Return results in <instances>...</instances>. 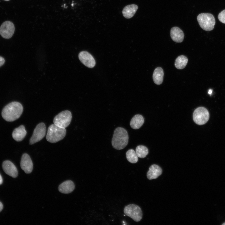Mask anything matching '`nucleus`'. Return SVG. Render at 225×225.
Listing matches in <instances>:
<instances>
[{"instance_id": "nucleus-1", "label": "nucleus", "mask_w": 225, "mask_h": 225, "mask_svg": "<svg viewBox=\"0 0 225 225\" xmlns=\"http://www.w3.org/2000/svg\"><path fill=\"white\" fill-rule=\"evenodd\" d=\"M23 112L22 105L19 102H13L6 106L2 109V116L8 122L13 121L18 118Z\"/></svg>"}, {"instance_id": "nucleus-2", "label": "nucleus", "mask_w": 225, "mask_h": 225, "mask_svg": "<svg viewBox=\"0 0 225 225\" xmlns=\"http://www.w3.org/2000/svg\"><path fill=\"white\" fill-rule=\"evenodd\" d=\"M128 141V136L126 129L118 127L115 130L112 141V145L114 148L123 149L127 145Z\"/></svg>"}, {"instance_id": "nucleus-3", "label": "nucleus", "mask_w": 225, "mask_h": 225, "mask_svg": "<svg viewBox=\"0 0 225 225\" xmlns=\"http://www.w3.org/2000/svg\"><path fill=\"white\" fill-rule=\"evenodd\" d=\"M66 133L65 128L53 124L50 125L48 128L46 139L50 142H56L63 139Z\"/></svg>"}, {"instance_id": "nucleus-4", "label": "nucleus", "mask_w": 225, "mask_h": 225, "mask_svg": "<svg viewBox=\"0 0 225 225\" xmlns=\"http://www.w3.org/2000/svg\"><path fill=\"white\" fill-rule=\"evenodd\" d=\"M197 19L199 26L203 30L206 31L212 30L215 24V20L213 15L210 13H201Z\"/></svg>"}, {"instance_id": "nucleus-5", "label": "nucleus", "mask_w": 225, "mask_h": 225, "mask_svg": "<svg viewBox=\"0 0 225 225\" xmlns=\"http://www.w3.org/2000/svg\"><path fill=\"white\" fill-rule=\"evenodd\" d=\"M72 116L68 110L62 111L57 115L53 119L54 124L61 128H65L70 124Z\"/></svg>"}, {"instance_id": "nucleus-6", "label": "nucleus", "mask_w": 225, "mask_h": 225, "mask_svg": "<svg viewBox=\"0 0 225 225\" xmlns=\"http://www.w3.org/2000/svg\"><path fill=\"white\" fill-rule=\"evenodd\" d=\"M209 118V114L207 109L203 107L197 108L194 111L193 118L195 123L199 125L205 124Z\"/></svg>"}, {"instance_id": "nucleus-7", "label": "nucleus", "mask_w": 225, "mask_h": 225, "mask_svg": "<svg viewBox=\"0 0 225 225\" xmlns=\"http://www.w3.org/2000/svg\"><path fill=\"white\" fill-rule=\"evenodd\" d=\"M124 212L126 215L137 222L140 221L142 218V211L140 207L136 204H130L126 206Z\"/></svg>"}, {"instance_id": "nucleus-8", "label": "nucleus", "mask_w": 225, "mask_h": 225, "mask_svg": "<svg viewBox=\"0 0 225 225\" xmlns=\"http://www.w3.org/2000/svg\"><path fill=\"white\" fill-rule=\"evenodd\" d=\"M46 131V128L44 123L41 122L37 125L30 139V144H33L42 139L45 135Z\"/></svg>"}, {"instance_id": "nucleus-9", "label": "nucleus", "mask_w": 225, "mask_h": 225, "mask_svg": "<svg viewBox=\"0 0 225 225\" xmlns=\"http://www.w3.org/2000/svg\"><path fill=\"white\" fill-rule=\"evenodd\" d=\"M15 31L13 24L9 21L4 22L0 27V34L4 38L8 39L13 35Z\"/></svg>"}, {"instance_id": "nucleus-10", "label": "nucleus", "mask_w": 225, "mask_h": 225, "mask_svg": "<svg viewBox=\"0 0 225 225\" xmlns=\"http://www.w3.org/2000/svg\"><path fill=\"white\" fill-rule=\"evenodd\" d=\"M80 61L84 65L89 68L94 67L96 64L95 60L92 56L86 51L80 52L78 55Z\"/></svg>"}, {"instance_id": "nucleus-11", "label": "nucleus", "mask_w": 225, "mask_h": 225, "mask_svg": "<svg viewBox=\"0 0 225 225\" xmlns=\"http://www.w3.org/2000/svg\"><path fill=\"white\" fill-rule=\"evenodd\" d=\"M20 166L22 169L26 173H30L33 169V163L29 155L27 153L23 154L22 157Z\"/></svg>"}, {"instance_id": "nucleus-12", "label": "nucleus", "mask_w": 225, "mask_h": 225, "mask_svg": "<svg viewBox=\"0 0 225 225\" xmlns=\"http://www.w3.org/2000/svg\"><path fill=\"white\" fill-rule=\"evenodd\" d=\"M3 169L6 173L13 178L17 177V169L11 161L6 160L2 164Z\"/></svg>"}, {"instance_id": "nucleus-13", "label": "nucleus", "mask_w": 225, "mask_h": 225, "mask_svg": "<svg viewBox=\"0 0 225 225\" xmlns=\"http://www.w3.org/2000/svg\"><path fill=\"white\" fill-rule=\"evenodd\" d=\"M172 39L176 42H181L184 39V35L182 31L179 28L174 27L170 30Z\"/></svg>"}, {"instance_id": "nucleus-14", "label": "nucleus", "mask_w": 225, "mask_h": 225, "mask_svg": "<svg viewBox=\"0 0 225 225\" xmlns=\"http://www.w3.org/2000/svg\"><path fill=\"white\" fill-rule=\"evenodd\" d=\"M162 173L161 168L158 165L153 164L149 168L147 173V177L149 180L156 179Z\"/></svg>"}, {"instance_id": "nucleus-15", "label": "nucleus", "mask_w": 225, "mask_h": 225, "mask_svg": "<svg viewBox=\"0 0 225 225\" xmlns=\"http://www.w3.org/2000/svg\"><path fill=\"white\" fill-rule=\"evenodd\" d=\"M75 188L74 183L71 180L66 181L60 185L58 190L61 192L68 194L71 192Z\"/></svg>"}, {"instance_id": "nucleus-16", "label": "nucleus", "mask_w": 225, "mask_h": 225, "mask_svg": "<svg viewBox=\"0 0 225 225\" xmlns=\"http://www.w3.org/2000/svg\"><path fill=\"white\" fill-rule=\"evenodd\" d=\"M138 8V6L135 4L126 6L122 11L123 16L126 18H131L134 15Z\"/></svg>"}, {"instance_id": "nucleus-17", "label": "nucleus", "mask_w": 225, "mask_h": 225, "mask_svg": "<svg viewBox=\"0 0 225 225\" xmlns=\"http://www.w3.org/2000/svg\"><path fill=\"white\" fill-rule=\"evenodd\" d=\"M27 134L25 127L22 125L15 129L12 133L13 138L17 141H21Z\"/></svg>"}, {"instance_id": "nucleus-18", "label": "nucleus", "mask_w": 225, "mask_h": 225, "mask_svg": "<svg viewBox=\"0 0 225 225\" xmlns=\"http://www.w3.org/2000/svg\"><path fill=\"white\" fill-rule=\"evenodd\" d=\"M164 76L163 69L158 67L156 68L153 72L152 78L154 82L157 85H160L162 82Z\"/></svg>"}, {"instance_id": "nucleus-19", "label": "nucleus", "mask_w": 225, "mask_h": 225, "mask_svg": "<svg viewBox=\"0 0 225 225\" xmlns=\"http://www.w3.org/2000/svg\"><path fill=\"white\" fill-rule=\"evenodd\" d=\"M144 122V119L141 115H135L131 119L130 122L131 127L135 129L139 128Z\"/></svg>"}, {"instance_id": "nucleus-20", "label": "nucleus", "mask_w": 225, "mask_h": 225, "mask_svg": "<svg viewBox=\"0 0 225 225\" xmlns=\"http://www.w3.org/2000/svg\"><path fill=\"white\" fill-rule=\"evenodd\" d=\"M188 61L187 58L184 55H180L176 59L174 65L179 69H183L186 66Z\"/></svg>"}, {"instance_id": "nucleus-21", "label": "nucleus", "mask_w": 225, "mask_h": 225, "mask_svg": "<svg viewBox=\"0 0 225 225\" xmlns=\"http://www.w3.org/2000/svg\"><path fill=\"white\" fill-rule=\"evenodd\" d=\"M135 152L138 157L143 158L148 153V148L143 145H139L136 148Z\"/></svg>"}, {"instance_id": "nucleus-22", "label": "nucleus", "mask_w": 225, "mask_h": 225, "mask_svg": "<svg viewBox=\"0 0 225 225\" xmlns=\"http://www.w3.org/2000/svg\"><path fill=\"white\" fill-rule=\"evenodd\" d=\"M126 157L127 160L131 163H135L138 161V157L134 150L132 149L128 151L126 153Z\"/></svg>"}, {"instance_id": "nucleus-23", "label": "nucleus", "mask_w": 225, "mask_h": 225, "mask_svg": "<svg viewBox=\"0 0 225 225\" xmlns=\"http://www.w3.org/2000/svg\"><path fill=\"white\" fill-rule=\"evenodd\" d=\"M218 18L220 22L225 24V9L219 13L218 16Z\"/></svg>"}, {"instance_id": "nucleus-24", "label": "nucleus", "mask_w": 225, "mask_h": 225, "mask_svg": "<svg viewBox=\"0 0 225 225\" xmlns=\"http://www.w3.org/2000/svg\"><path fill=\"white\" fill-rule=\"evenodd\" d=\"M5 60L4 58L0 56V67L2 66L4 63Z\"/></svg>"}, {"instance_id": "nucleus-25", "label": "nucleus", "mask_w": 225, "mask_h": 225, "mask_svg": "<svg viewBox=\"0 0 225 225\" xmlns=\"http://www.w3.org/2000/svg\"><path fill=\"white\" fill-rule=\"evenodd\" d=\"M3 208L2 203L0 202V212L2 210Z\"/></svg>"}, {"instance_id": "nucleus-26", "label": "nucleus", "mask_w": 225, "mask_h": 225, "mask_svg": "<svg viewBox=\"0 0 225 225\" xmlns=\"http://www.w3.org/2000/svg\"><path fill=\"white\" fill-rule=\"evenodd\" d=\"M2 179L1 175L0 174V185L2 184Z\"/></svg>"}, {"instance_id": "nucleus-27", "label": "nucleus", "mask_w": 225, "mask_h": 225, "mask_svg": "<svg viewBox=\"0 0 225 225\" xmlns=\"http://www.w3.org/2000/svg\"><path fill=\"white\" fill-rule=\"evenodd\" d=\"M212 90L210 89L208 92V93L210 94H211L212 93Z\"/></svg>"}, {"instance_id": "nucleus-28", "label": "nucleus", "mask_w": 225, "mask_h": 225, "mask_svg": "<svg viewBox=\"0 0 225 225\" xmlns=\"http://www.w3.org/2000/svg\"><path fill=\"white\" fill-rule=\"evenodd\" d=\"M222 224H223V225H225V223H223Z\"/></svg>"}, {"instance_id": "nucleus-29", "label": "nucleus", "mask_w": 225, "mask_h": 225, "mask_svg": "<svg viewBox=\"0 0 225 225\" xmlns=\"http://www.w3.org/2000/svg\"><path fill=\"white\" fill-rule=\"evenodd\" d=\"M3 0L8 1H9V0Z\"/></svg>"}]
</instances>
